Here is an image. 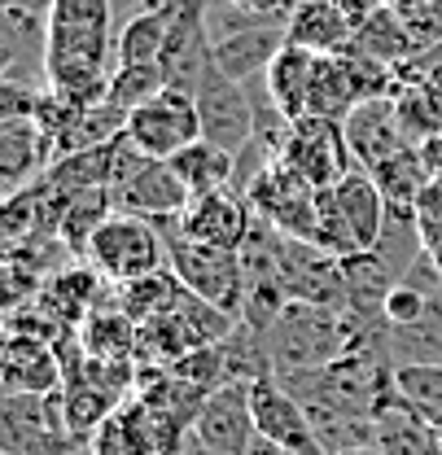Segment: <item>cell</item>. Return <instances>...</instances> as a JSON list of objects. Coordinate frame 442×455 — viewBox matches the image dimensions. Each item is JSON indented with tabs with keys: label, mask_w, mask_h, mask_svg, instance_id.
<instances>
[{
	"label": "cell",
	"mask_w": 442,
	"mask_h": 455,
	"mask_svg": "<svg viewBox=\"0 0 442 455\" xmlns=\"http://www.w3.org/2000/svg\"><path fill=\"white\" fill-rule=\"evenodd\" d=\"M44 92L92 110L106 106L114 75V0H49L44 4Z\"/></svg>",
	"instance_id": "obj_1"
},
{
	"label": "cell",
	"mask_w": 442,
	"mask_h": 455,
	"mask_svg": "<svg viewBox=\"0 0 442 455\" xmlns=\"http://www.w3.org/2000/svg\"><path fill=\"white\" fill-rule=\"evenodd\" d=\"M268 355L280 377L325 368L333 359L350 355V320L333 307L285 302V311L268 324Z\"/></svg>",
	"instance_id": "obj_2"
},
{
	"label": "cell",
	"mask_w": 442,
	"mask_h": 455,
	"mask_svg": "<svg viewBox=\"0 0 442 455\" xmlns=\"http://www.w3.org/2000/svg\"><path fill=\"white\" fill-rule=\"evenodd\" d=\"M163 236H166V263H171V272L180 276V284H184L189 293L215 302L228 315H241V311H245L250 272H245V254H241V250L197 241V236L180 232V220H175L171 232L163 228Z\"/></svg>",
	"instance_id": "obj_3"
},
{
	"label": "cell",
	"mask_w": 442,
	"mask_h": 455,
	"mask_svg": "<svg viewBox=\"0 0 442 455\" xmlns=\"http://www.w3.org/2000/svg\"><path fill=\"white\" fill-rule=\"evenodd\" d=\"M84 263L110 284H132L141 276H154V272L171 267L163 228L145 215H127V211H114L110 220L92 232V241L84 245Z\"/></svg>",
	"instance_id": "obj_4"
},
{
	"label": "cell",
	"mask_w": 442,
	"mask_h": 455,
	"mask_svg": "<svg viewBox=\"0 0 442 455\" xmlns=\"http://www.w3.org/2000/svg\"><path fill=\"white\" fill-rule=\"evenodd\" d=\"M110 197H114V211L145 215V220H154V224L180 220L184 206L193 202L189 188H184V180L175 175L171 163H158V158L136 154L123 136H118V154H114Z\"/></svg>",
	"instance_id": "obj_5"
},
{
	"label": "cell",
	"mask_w": 442,
	"mask_h": 455,
	"mask_svg": "<svg viewBox=\"0 0 442 455\" xmlns=\"http://www.w3.org/2000/svg\"><path fill=\"white\" fill-rule=\"evenodd\" d=\"M123 140H127L136 154H145V158L171 163L180 149H189L193 140H202V118H197L193 92L166 88V92H158L154 101L127 110Z\"/></svg>",
	"instance_id": "obj_6"
},
{
	"label": "cell",
	"mask_w": 442,
	"mask_h": 455,
	"mask_svg": "<svg viewBox=\"0 0 442 455\" xmlns=\"http://www.w3.org/2000/svg\"><path fill=\"white\" fill-rule=\"evenodd\" d=\"M193 101H197V118H202V140L228 149L232 158H241L254 140V106H250V92L241 79L223 75L220 66L211 61L193 88Z\"/></svg>",
	"instance_id": "obj_7"
},
{
	"label": "cell",
	"mask_w": 442,
	"mask_h": 455,
	"mask_svg": "<svg viewBox=\"0 0 442 455\" xmlns=\"http://www.w3.org/2000/svg\"><path fill=\"white\" fill-rule=\"evenodd\" d=\"M189 443L211 455H245L259 443V425H254V403H250V381H228L220 390L202 398L193 425H189Z\"/></svg>",
	"instance_id": "obj_8"
},
{
	"label": "cell",
	"mask_w": 442,
	"mask_h": 455,
	"mask_svg": "<svg viewBox=\"0 0 442 455\" xmlns=\"http://www.w3.org/2000/svg\"><path fill=\"white\" fill-rule=\"evenodd\" d=\"M250 403H254L259 438L277 443L285 455H329L325 451V443L316 438V425H311L307 403L293 395L277 372L250 381Z\"/></svg>",
	"instance_id": "obj_9"
},
{
	"label": "cell",
	"mask_w": 442,
	"mask_h": 455,
	"mask_svg": "<svg viewBox=\"0 0 442 455\" xmlns=\"http://www.w3.org/2000/svg\"><path fill=\"white\" fill-rule=\"evenodd\" d=\"M280 163L298 171L311 188H333L346 171L355 167L342 123H333V118H316V114L293 118V132H289V140H285Z\"/></svg>",
	"instance_id": "obj_10"
},
{
	"label": "cell",
	"mask_w": 442,
	"mask_h": 455,
	"mask_svg": "<svg viewBox=\"0 0 442 455\" xmlns=\"http://www.w3.org/2000/svg\"><path fill=\"white\" fill-rule=\"evenodd\" d=\"M342 132H346V145H350V158L355 167L377 171L386 158H394L398 149H407V132L398 123V106L394 97H373V101H359L355 110L342 118Z\"/></svg>",
	"instance_id": "obj_11"
},
{
	"label": "cell",
	"mask_w": 442,
	"mask_h": 455,
	"mask_svg": "<svg viewBox=\"0 0 442 455\" xmlns=\"http://www.w3.org/2000/svg\"><path fill=\"white\" fill-rule=\"evenodd\" d=\"M180 232H189L197 241H211V245L245 250V241L254 232V206L237 188H220V193L193 197L184 206V215H180Z\"/></svg>",
	"instance_id": "obj_12"
},
{
	"label": "cell",
	"mask_w": 442,
	"mask_h": 455,
	"mask_svg": "<svg viewBox=\"0 0 442 455\" xmlns=\"http://www.w3.org/2000/svg\"><path fill=\"white\" fill-rule=\"evenodd\" d=\"M285 18H259L254 27H237L215 36V66L223 75L250 84V79H268L277 53L285 49Z\"/></svg>",
	"instance_id": "obj_13"
},
{
	"label": "cell",
	"mask_w": 442,
	"mask_h": 455,
	"mask_svg": "<svg viewBox=\"0 0 442 455\" xmlns=\"http://www.w3.org/2000/svg\"><path fill=\"white\" fill-rule=\"evenodd\" d=\"M329 193L337 202V211H342V220H346V228H350V236H355V245H359V254H373L390 224V202L382 193V184L373 180V171L350 167Z\"/></svg>",
	"instance_id": "obj_14"
},
{
	"label": "cell",
	"mask_w": 442,
	"mask_h": 455,
	"mask_svg": "<svg viewBox=\"0 0 442 455\" xmlns=\"http://www.w3.org/2000/svg\"><path fill=\"white\" fill-rule=\"evenodd\" d=\"M285 40L320 57H337L355 44V22L337 9V0H293L285 13Z\"/></svg>",
	"instance_id": "obj_15"
},
{
	"label": "cell",
	"mask_w": 442,
	"mask_h": 455,
	"mask_svg": "<svg viewBox=\"0 0 442 455\" xmlns=\"http://www.w3.org/2000/svg\"><path fill=\"white\" fill-rule=\"evenodd\" d=\"M44 167H53V140L40 127V118H4L0 123V175H4V188L18 193L22 184H36Z\"/></svg>",
	"instance_id": "obj_16"
},
{
	"label": "cell",
	"mask_w": 442,
	"mask_h": 455,
	"mask_svg": "<svg viewBox=\"0 0 442 455\" xmlns=\"http://www.w3.org/2000/svg\"><path fill=\"white\" fill-rule=\"evenodd\" d=\"M373 443L386 455H442V429L390 390L373 416Z\"/></svg>",
	"instance_id": "obj_17"
},
{
	"label": "cell",
	"mask_w": 442,
	"mask_h": 455,
	"mask_svg": "<svg viewBox=\"0 0 442 455\" xmlns=\"http://www.w3.org/2000/svg\"><path fill=\"white\" fill-rule=\"evenodd\" d=\"M316 79H320V53L311 49H298V44H285L263 79L268 88V101L289 118H307L311 114V97H316Z\"/></svg>",
	"instance_id": "obj_18"
},
{
	"label": "cell",
	"mask_w": 442,
	"mask_h": 455,
	"mask_svg": "<svg viewBox=\"0 0 442 455\" xmlns=\"http://www.w3.org/2000/svg\"><path fill=\"white\" fill-rule=\"evenodd\" d=\"M61 386V363L53 355V341L18 338L4 341V390L9 395H57Z\"/></svg>",
	"instance_id": "obj_19"
},
{
	"label": "cell",
	"mask_w": 442,
	"mask_h": 455,
	"mask_svg": "<svg viewBox=\"0 0 442 455\" xmlns=\"http://www.w3.org/2000/svg\"><path fill=\"white\" fill-rule=\"evenodd\" d=\"M180 0H158L141 13H132L123 22V31L114 36V66H136V61H163L171 27H175Z\"/></svg>",
	"instance_id": "obj_20"
},
{
	"label": "cell",
	"mask_w": 442,
	"mask_h": 455,
	"mask_svg": "<svg viewBox=\"0 0 442 455\" xmlns=\"http://www.w3.org/2000/svg\"><path fill=\"white\" fill-rule=\"evenodd\" d=\"M171 167L184 180L189 197H206V193L232 188V180H237V158L228 149H220V145H211V140H193L189 149H180L171 158Z\"/></svg>",
	"instance_id": "obj_21"
},
{
	"label": "cell",
	"mask_w": 442,
	"mask_h": 455,
	"mask_svg": "<svg viewBox=\"0 0 442 455\" xmlns=\"http://www.w3.org/2000/svg\"><path fill=\"white\" fill-rule=\"evenodd\" d=\"M373 180L382 184L390 211H416L425 184L434 180V167H430V158L421 154V145H407V149H398L394 158H386L382 167L373 171Z\"/></svg>",
	"instance_id": "obj_22"
},
{
	"label": "cell",
	"mask_w": 442,
	"mask_h": 455,
	"mask_svg": "<svg viewBox=\"0 0 442 455\" xmlns=\"http://www.w3.org/2000/svg\"><path fill=\"white\" fill-rule=\"evenodd\" d=\"M355 44L364 49L368 57H377V61H386V66H398V61H407V57L416 53V31L407 27V18L386 4V9H377L368 22H359L355 27Z\"/></svg>",
	"instance_id": "obj_23"
},
{
	"label": "cell",
	"mask_w": 442,
	"mask_h": 455,
	"mask_svg": "<svg viewBox=\"0 0 442 455\" xmlns=\"http://www.w3.org/2000/svg\"><path fill=\"white\" fill-rule=\"evenodd\" d=\"M390 381L407 407H416L425 420H434L442 429V363H398Z\"/></svg>",
	"instance_id": "obj_24"
},
{
	"label": "cell",
	"mask_w": 442,
	"mask_h": 455,
	"mask_svg": "<svg viewBox=\"0 0 442 455\" xmlns=\"http://www.w3.org/2000/svg\"><path fill=\"white\" fill-rule=\"evenodd\" d=\"M180 276L163 267V272H154V276H141V281L132 284H118V307L136 320V324H145V320H154V315H163L166 307L180 298Z\"/></svg>",
	"instance_id": "obj_25"
},
{
	"label": "cell",
	"mask_w": 442,
	"mask_h": 455,
	"mask_svg": "<svg viewBox=\"0 0 442 455\" xmlns=\"http://www.w3.org/2000/svg\"><path fill=\"white\" fill-rule=\"evenodd\" d=\"M171 84H166V70L163 61H136V66H114L110 75V101L114 110H136V106H145V101H154L158 92H166Z\"/></svg>",
	"instance_id": "obj_26"
},
{
	"label": "cell",
	"mask_w": 442,
	"mask_h": 455,
	"mask_svg": "<svg viewBox=\"0 0 442 455\" xmlns=\"http://www.w3.org/2000/svg\"><path fill=\"white\" fill-rule=\"evenodd\" d=\"M394 106H398V123H403V132H407V140H412V145H430V140H438L442 101L434 97V92L407 88L403 97H394Z\"/></svg>",
	"instance_id": "obj_27"
},
{
	"label": "cell",
	"mask_w": 442,
	"mask_h": 455,
	"mask_svg": "<svg viewBox=\"0 0 442 455\" xmlns=\"http://www.w3.org/2000/svg\"><path fill=\"white\" fill-rule=\"evenodd\" d=\"M416 40H442V0H394Z\"/></svg>",
	"instance_id": "obj_28"
},
{
	"label": "cell",
	"mask_w": 442,
	"mask_h": 455,
	"mask_svg": "<svg viewBox=\"0 0 442 455\" xmlns=\"http://www.w3.org/2000/svg\"><path fill=\"white\" fill-rule=\"evenodd\" d=\"M416 228H421V245H425V236L442 232V171H434V180L425 184V193L416 202Z\"/></svg>",
	"instance_id": "obj_29"
},
{
	"label": "cell",
	"mask_w": 442,
	"mask_h": 455,
	"mask_svg": "<svg viewBox=\"0 0 442 455\" xmlns=\"http://www.w3.org/2000/svg\"><path fill=\"white\" fill-rule=\"evenodd\" d=\"M228 4L241 9L245 18H280V13H289L293 0H228Z\"/></svg>",
	"instance_id": "obj_30"
},
{
	"label": "cell",
	"mask_w": 442,
	"mask_h": 455,
	"mask_svg": "<svg viewBox=\"0 0 442 455\" xmlns=\"http://www.w3.org/2000/svg\"><path fill=\"white\" fill-rule=\"evenodd\" d=\"M386 4L390 0H337V9H342L355 27H359V22H368V18H373L377 9H386Z\"/></svg>",
	"instance_id": "obj_31"
},
{
	"label": "cell",
	"mask_w": 442,
	"mask_h": 455,
	"mask_svg": "<svg viewBox=\"0 0 442 455\" xmlns=\"http://www.w3.org/2000/svg\"><path fill=\"white\" fill-rule=\"evenodd\" d=\"M245 455H285V451H280L277 443H268V438H259V443H254V447H250V451H245Z\"/></svg>",
	"instance_id": "obj_32"
},
{
	"label": "cell",
	"mask_w": 442,
	"mask_h": 455,
	"mask_svg": "<svg viewBox=\"0 0 442 455\" xmlns=\"http://www.w3.org/2000/svg\"><path fill=\"white\" fill-rule=\"evenodd\" d=\"M337 455H386L377 443H359V447H346V451H337Z\"/></svg>",
	"instance_id": "obj_33"
},
{
	"label": "cell",
	"mask_w": 442,
	"mask_h": 455,
	"mask_svg": "<svg viewBox=\"0 0 442 455\" xmlns=\"http://www.w3.org/2000/svg\"><path fill=\"white\" fill-rule=\"evenodd\" d=\"M57 455H97V447H84V443H75V447H70V443H66Z\"/></svg>",
	"instance_id": "obj_34"
},
{
	"label": "cell",
	"mask_w": 442,
	"mask_h": 455,
	"mask_svg": "<svg viewBox=\"0 0 442 455\" xmlns=\"http://www.w3.org/2000/svg\"><path fill=\"white\" fill-rule=\"evenodd\" d=\"M166 455H180V451H166Z\"/></svg>",
	"instance_id": "obj_35"
},
{
	"label": "cell",
	"mask_w": 442,
	"mask_h": 455,
	"mask_svg": "<svg viewBox=\"0 0 442 455\" xmlns=\"http://www.w3.org/2000/svg\"><path fill=\"white\" fill-rule=\"evenodd\" d=\"M390 4H394V0H390Z\"/></svg>",
	"instance_id": "obj_36"
}]
</instances>
